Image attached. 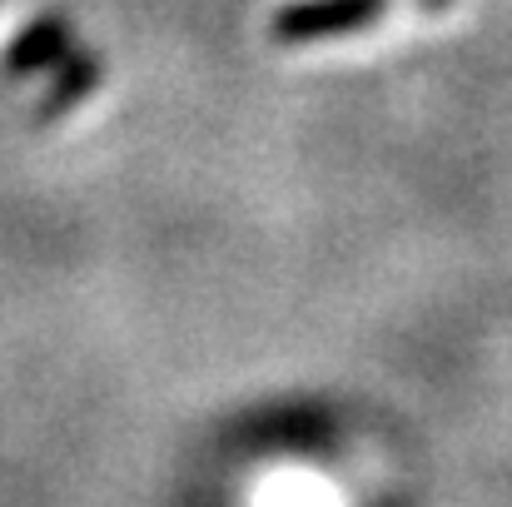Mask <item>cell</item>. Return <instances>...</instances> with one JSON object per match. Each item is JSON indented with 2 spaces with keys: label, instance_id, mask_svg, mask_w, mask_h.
<instances>
[{
  "label": "cell",
  "instance_id": "6da1fadb",
  "mask_svg": "<svg viewBox=\"0 0 512 507\" xmlns=\"http://www.w3.org/2000/svg\"><path fill=\"white\" fill-rule=\"evenodd\" d=\"M373 10V0H319V5H299L279 20V35L284 40H309V35H329L343 25H358L363 15Z\"/></svg>",
  "mask_w": 512,
  "mask_h": 507
}]
</instances>
